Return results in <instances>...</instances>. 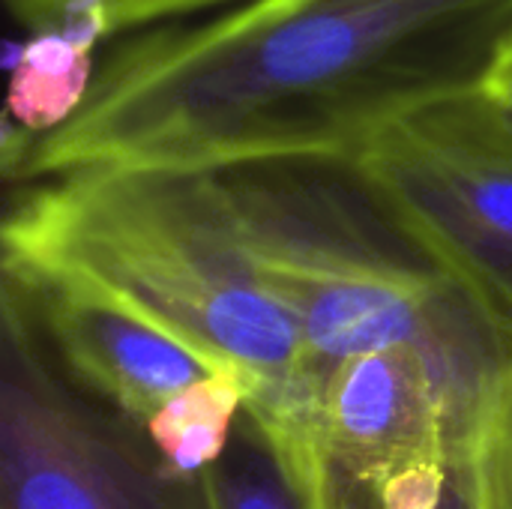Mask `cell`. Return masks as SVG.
I'll list each match as a JSON object with an SVG mask.
<instances>
[{
  "label": "cell",
  "instance_id": "8992f818",
  "mask_svg": "<svg viewBox=\"0 0 512 509\" xmlns=\"http://www.w3.org/2000/svg\"><path fill=\"white\" fill-rule=\"evenodd\" d=\"M3 288L21 300L63 375L138 429L174 396L222 372L141 315L87 288L6 270Z\"/></svg>",
  "mask_w": 512,
  "mask_h": 509
},
{
  "label": "cell",
  "instance_id": "277c9868",
  "mask_svg": "<svg viewBox=\"0 0 512 509\" xmlns=\"http://www.w3.org/2000/svg\"><path fill=\"white\" fill-rule=\"evenodd\" d=\"M384 216L512 336V111L432 102L348 159Z\"/></svg>",
  "mask_w": 512,
  "mask_h": 509
},
{
  "label": "cell",
  "instance_id": "30bf717a",
  "mask_svg": "<svg viewBox=\"0 0 512 509\" xmlns=\"http://www.w3.org/2000/svg\"><path fill=\"white\" fill-rule=\"evenodd\" d=\"M12 15L30 30H87L105 45L147 27L198 18L243 0H6Z\"/></svg>",
  "mask_w": 512,
  "mask_h": 509
},
{
  "label": "cell",
  "instance_id": "7c38bea8",
  "mask_svg": "<svg viewBox=\"0 0 512 509\" xmlns=\"http://www.w3.org/2000/svg\"><path fill=\"white\" fill-rule=\"evenodd\" d=\"M429 509H477V504L459 489V486H453L450 480L441 486V495H438V501L432 504Z\"/></svg>",
  "mask_w": 512,
  "mask_h": 509
},
{
  "label": "cell",
  "instance_id": "3957f363",
  "mask_svg": "<svg viewBox=\"0 0 512 509\" xmlns=\"http://www.w3.org/2000/svg\"><path fill=\"white\" fill-rule=\"evenodd\" d=\"M216 174L258 273L297 321L315 387L351 357L414 348L456 291L348 159H261Z\"/></svg>",
  "mask_w": 512,
  "mask_h": 509
},
{
  "label": "cell",
  "instance_id": "9c48e42d",
  "mask_svg": "<svg viewBox=\"0 0 512 509\" xmlns=\"http://www.w3.org/2000/svg\"><path fill=\"white\" fill-rule=\"evenodd\" d=\"M207 486L216 509H318L291 456L249 411L207 468Z\"/></svg>",
  "mask_w": 512,
  "mask_h": 509
},
{
  "label": "cell",
  "instance_id": "52a82bcc",
  "mask_svg": "<svg viewBox=\"0 0 512 509\" xmlns=\"http://www.w3.org/2000/svg\"><path fill=\"white\" fill-rule=\"evenodd\" d=\"M102 48L105 42L87 30L30 33L12 66L6 129L45 135L63 126L87 99Z\"/></svg>",
  "mask_w": 512,
  "mask_h": 509
},
{
  "label": "cell",
  "instance_id": "5b68a950",
  "mask_svg": "<svg viewBox=\"0 0 512 509\" xmlns=\"http://www.w3.org/2000/svg\"><path fill=\"white\" fill-rule=\"evenodd\" d=\"M0 509H216L207 471H168L138 426L75 387L6 288Z\"/></svg>",
  "mask_w": 512,
  "mask_h": 509
},
{
  "label": "cell",
  "instance_id": "ba28073f",
  "mask_svg": "<svg viewBox=\"0 0 512 509\" xmlns=\"http://www.w3.org/2000/svg\"><path fill=\"white\" fill-rule=\"evenodd\" d=\"M249 399V381L240 372L222 369L174 396L141 435L168 471L198 477L228 447Z\"/></svg>",
  "mask_w": 512,
  "mask_h": 509
},
{
  "label": "cell",
  "instance_id": "7a4b0ae2",
  "mask_svg": "<svg viewBox=\"0 0 512 509\" xmlns=\"http://www.w3.org/2000/svg\"><path fill=\"white\" fill-rule=\"evenodd\" d=\"M3 270L87 288L240 372L264 423L312 402L291 312L267 288L216 171L99 165L33 180L3 222Z\"/></svg>",
  "mask_w": 512,
  "mask_h": 509
},
{
  "label": "cell",
  "instance_id": "6da1fadb",
  "mask_svg": "<svg viewBox=\"0 0 512 509\" xmlns=\"http://www.w3.org/2000/svg\"><path fill=\"white\" fill-rule=\"evenodd\" d=\"M512 0H243L111 39L81 108L3 126L24 183L99 165L351 159L396 120L480 90Z\"/></svg>",
  "mask_w": 512,
  "mask_h": 509
},
{
  "label": "cell",
  "instance_id": "8fae6325",
  "mask_svg": "<svg viewBox=\"0 0 512 509\" xmlns=\"http://www.w3.org/2000/svg\"><path fill=\"white\" fill-rule=\"evenodd\" d=\"M480 90L489 99H495L498 105L512 111V30L510 36L501 42V48L495 51V57H492V63H489V69L483 75Z\"/></svg>",
  "mask_w": 512,
  "mask_h": 509
}]
</instances>
